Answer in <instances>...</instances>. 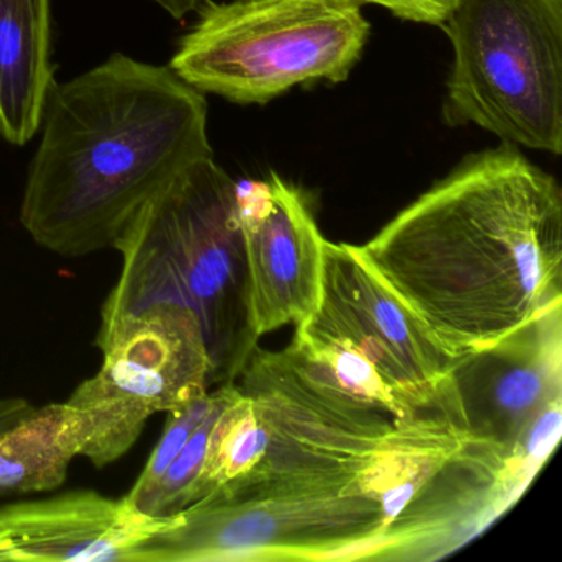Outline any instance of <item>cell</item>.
Here are the masks:
<instances>
[{
	"label": "cell",
	"instance_id": "1",
	"mask_svg": "<svg viewBox=\"0 0 562 562\" xmlns=\"http://www.w3.org/2000/svg\"><path fill=\"white\" fill-rule=\"evenodd\" d=\"M353 249L449 357H463L561 304V189L503 144L467 157Z\"/></svg>",
	"mask_w": 562,
	"mask_h": 562
},
{
	"label": "cell",
	"instance_id": "2",
	"mask_svg": "<svg viewBox=\"0 0 562 562\" xmlns=\"http://www.w3.org/2000/svg\"><path fill=\"white\" fill-rule=\"evenodd\" d=\"M206 121L205 97L172 68L123 54L55 83L29 166L22 226L64 258L113 249L149 200L213 157Z\"/></svg>",
	"mask_w": 562,
	"mask_h": 562
},
{
	"label": "cell",
	"instance_id": "3",
	"mask_svg": "<svg viewBox=\"0 0 562 562\" xmlns=\"http://www.w3.org/2000/svg\"><path fill=\"white\" fill-rule=\"evenodd\" d=\"M120 278L101 327L153 304L189 308L212 360V386L232 384L258 350L238 183L213 157L183 170L134 216L114 248Z\"/></svg>",
	"mask_w": 562,
	"mask_h": 562
},
{
	"label": "cell",
	"instance_id": "4",
	"mask_svg": "<svg viewBox=\"0 0 562 562\" xmlns=\"http://www.w3.org/2000/svg\"><path fill=\"white\" fill-rule=\"evenodd\" d=\"M390 525L361 480L233 483L180 513L143 562L371 561Z\"/></svg>",
	"mask_w": 562,
	"mask_h": 562
},
{
	"label": "cell",
	"instance_id": "5",
	"mask_svg": "<svg viewBox=\"0 0 562 562\" xmlns=\"http://www.w3.org/2000/svg\"><path fill=\"white\" fill-rule=\"evenodd\" d=\"M360 0L209 2L170 60L200 93L265 104L297 85L347 80L370 35Z\"/></svg>",
	"mask_w": 562,
	"mask_h": 562
},
{
	"label": "cell",
	"instance_id": "6",
	"mask_svg": "<svg viewBox=\"0 0 562 562\" xmlns=\"http://www.w3.org/2000/svg\"><path fill=\"white\" fill-rule=\"evenodd\" d=\"M443 121L562 153V0H457Z\"/></svg>",
	"mask_w": 562,
	"mask_h": 562
},
{
	"label": "cell",
	"instance_id": "7",
	"mask_svg": "<svg viewBox=\"0 0 562 562\" xmlns=\"http://www.w3.org/2000/svg\"><path fill=\"white\" fill-rule=\"evenodd\" d=\"M103 363L68 403L87 414L85 459L98 469L137 442L147 420L205 396L212 360L199 318L189 308L153 304L100 328Z\"/></svg>",
	"mask_w": 562,
	"mask_h": 562
},
{
	"label": "cell",
	"instance_id": "8",
	"mask_svg": "<svg viewBox=\"0 0 562 562\" xmlns=\"http://www.w3.org/2000/svg\"><path fill=\"white\" fill-rule=\"evenodd\" d=\"M562 403L546 407L513 447L467 439L393 519L371 561H437L508 512L561 439Z\"/></svg>",
	"mask_w": 562,
	"mask_h": 562
},
{
	"label": "cell",
	"instance_id": "9",
	"mask_svg": "<svg viewBox=\"0 0 562 562\" xmlns=\"http://www.w3.org/2000/svg\"><path fill=\"white\" fill-rule=\"evenodd\" d=\"M295 334L355 348L387 384L416 403L436 396L457 360L364 266L353 246L327 239L321 304Z\"/></svg>",
	"mask_w": 562,
	"mask_h": 562
},
{
	"label": "cell",
	"instance_id": "10",
	"mask_svg": "<svg viewBox=\"0 0 562 562\" xmlns=\"http://www.w3.org/2000/svg\"><path fill=\"white\" fill-rule=\"evenodd\" d=\"M447 380L467 439L515 446L546 407L562 401V302L492 347L457 358Z\"/></svg>",
	"mask_w": 562,
	"mask_h": 562
},
{
	"label": "cell",
	"instance_id": "11",
	"mask_svg": "<svg viewBox=\"0 0 562 562\" xmlns=\"http://www.w3.org/2000/svg\"><path fill=\"white\" fill-rule=\"evenodd\" d=\"M249 305L258 337L307 322L321 304L325 238L301 190L272 173L238 183Z\"/></svg>",
	"mask_w": 562,
	"mask_h": 562
},
{
	"label": "cell",
	"instance_id": "12",
	"mask_svg": "<svg viewBox=\"0 0 562 562\" xmlns=\"http://www.w3.org/2000/svg\"><path fill=\"white\" fill-rule=\"evenodd\" d=\"M180 515L150 516L126 496L75 490L0 505V562H143L156 536Z\"/></svg>",
	"mask_w": 562,
	"mask_h": 562
},
{
	"label": "cell",
	"instance_id": "13",
	"mask_svg": "<svg viewBox=\"0 0 562 562\" xmlns=\"http://www.w3.org/2000/svg\"><path fill=\"white\" fill-rule=\"evenodd\" d=\"M55 85L52 0H0V136L24 147Z\"/></svg>",
	"mask_w": 562,
	"mask_h": 562
},
{
	"label": "cell",
	"instance_id": "14",
	"mask_svg": "<svg viewBox=\"0 0 562 562\" xmlns=\"http://www.w3.org/2000/svg\"><path fill=\"white\" fill-rule=\"evenodd\" d=\"M90 437L87 414L50 403L0 427V498L52 492L64 485L71 462Z\"/></svg>",
	"mask_w": 562,
	"mask_h": 562
},
{
	"label": "cell",
	"instance_id": "15",
	"mask_svg": "<svg viewBox=\"0 0 562 562\" xmlns=\"http://www.w3.org/2000/svg\"><path fill=\"white\" fill-rule=\"evenodd\" d=\"M232 384H223L218 390V400L210 411L199 429L193 434L192 439L183 447L182 452L173 460L172 465L167 470L166 475L160 480L153 495L147 499L140 512L150 516H176L186 512L193 502V490L202 470L205 459L206 446H209L210 430L218 416L222 407L232 394Z\"/></svg>",
	"mask_w": 562,
	"mask_h": 562
},
{
	"label": "cell",
	"instance_id": "16",
	"mask_svg": "<svg viewBox=\"0 0 562 562\" xmlns=\"http://www.w3.org/2000/svg\"><path fill=\"white\" fill-rule=\"evenodd\" d=\"M216 400H218V390L209 391L205 396L192 401L187 406L167 413L169 417H167L162 437H160L154 452L150 453L139 479L136 480L133 488L126 495V498L137 509H143V506L146 505L147 499L153 495L154 490L157 488L160 480L166 475L169 467L172 465L173 460L182 452L183 447L192 439L200 424L209 416L210 411L215 406Z\"/></svg>",
	"mask_w": 562,
	"mask_h": 562
},
{
	"label": "cell",
	"instance_id": "17",
	"mask_svg": "<svg viewBox=\"0 0 562 562\" xmlns=\"http://www.w3.org/2000/svg\"><path fill=\"white\" fill-rule=\"evenodd\" d=\"M360 2L380 5L404 21L440 25L457 0H360Z\"/></svg>",
	"mask_w": 562,
	"mask_h": 562
},
{
	"label": "cell",
	"instance_id": "18",
	"mask_svg": "<svg viewBox=\"0 0 562 562\" xmlns=\"http://www.w3.org/2000/svg\"><path fill=\"white\" fill-rule=\"evenodd\" d=\"M34 404L24 397H4L0 400V427L9 426L34 409Z\"/></svg>",
	"mask_w": 562,
	"mask_h": 562
},
{
	"label": "cell",
	"instance_id": "19",
	"mask_svg": "<svg viewBox=\"0 0 562 562\" xmlns=\"http://www.w3.org/2000/svg\"><path fill=\"white\" fill-rule=\"evenodd\" d=\"M154 4L167 12L176 21H183L187 15L199 11L205 0H150Z\"/></svg>",
	"mask_w": 562,
	"mask_h": 562
}]
</instances>
